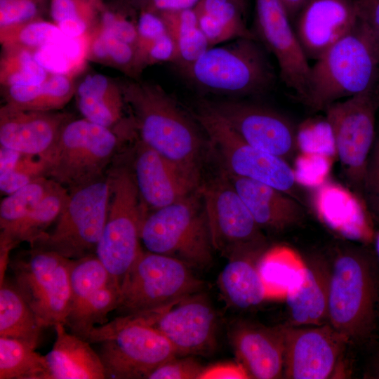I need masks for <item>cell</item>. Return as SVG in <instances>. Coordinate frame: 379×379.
Returning <instances> with one entry per match:
<instances>
[{"instance_id":"6da1fadb","label":"cell","mask_w":379,"mask_h":379,"mask_svg":"<svg viewBox=\"0 0 379 379\" xmlns=\"http://www.w3.org/2000/svg\"><path fill=\"white\" fill-rule=\"evenodd\" d=\"M140 141L199 179L202 139L195 122L160 86L120 80Z\"/></svg>"},{"instance_id":"7a4b0ae2","label":"cell","mask_w":379,"mask_h":379,"mask_svg":"<svg viewBox=\"0 0 379 379\" xmlns=\"http://www.w3.org/2000/svg\"><path fill=\"white\" fill-rule=\"evenodd\" d=\"M379 81V44L360 20L311 66L305 104L324 110L340 99L365 91Z\"/></svg>"},{"instance_id":"3957f363","label":"cell","mask_w":379,"mask_h":379,"mask_svg":"<svg viewBox=\"0 0 379 379\" xmlns=\"http://www.w3.org/2000/svg\"><path fill=\"white\" fill-rule=\"evenodd\" d=\"M179 72L201 91L230 97L263 95L276 81L265 48L253 38L210 47Z\"/></svg>"},{"instance_id":"277c9868","label":"cell","mask_w":379,"mask_h":379,"mask_svg":"<svg viewBox=\"0 0 379 379\" xmlns=\"http://www.w3.org/2000/svg\"><path fill=\"white\" fill-rule=\"evenodd\" d=\"M85 340L100 344L99 355L106 378H147L159 366L178 356L152 324V312L119 316L95 326Z\"/></svg>"},{"instance_id":"5b68a950","label":"cell","mask_w":379,"mask_h":379,"mask_svg":"<svg viewBox=\"0 0 379 379\" xmlns=\"http://www.w3.org/2000/svg\"><path fill=\"white\" fill-rule=\"evenodd\" d=\"M85 118L70 119L53 147L40 156L45 176L70 191L104 178V172L117 149L120 134Z\"/></svg>"},{"instance_id":"8992f818","label":"cell","mask_w":379,"mask_h":379,"mask_svg":"<svg viewBox=\"0 0 379 379\" xmlns=\"http://www.w3.org/2000/svg\"><path fill=\"white\" fill-rule=\"evenodd\" d=\"M147 251L204 268L213 250L199 187L186 197L147 213L141 230Z\"/></svg>"},{"instance_id":"52a82bcc","label":"cell","mask_w":379,"mask_h":379,"mask_svg":"<svg viewBox=\"0 0 379 379\" xmlns=\"http://www.w3.org/2000/svg\"><path fill=\"white\" fill-rule=\"evenodd\" d=\"M376 277L370 259L356 249L340 251L331 267L328 321L350 341L372 331L378 298Z\"/></svg>"},{"instance_id":"ba28073f","label":"cell","mask_w":379,"mask_h":379,"mask_svg":"<svg viewBox=\"0 0 379 379\" xmlns=\"http://www.w3.org/2000/svg\"><path fill=\"white\" fill-rule=\"evenodd\" d=\"M203 287L183 261L142 249L121 280L116 310L121 316L151 312Z\"/></svg>"},{"instance_id":"9c48e42d","label":"cell","mask_w":379,"mask_h":379,"mask_svg":"<svg viewBox=\"0 0 379 379\" xmlns=\"http://www.w3.org/2000/svg\"><path fill=\"white\" fill-rule=\"evenodd\" d=\"M109 180L110 198L107 217L95 255L121 284L142 249L141 230L148 213L130 170L117 169L111 174Z\"/></svg>"},{"instance_id":"30bf717a","label":"cell","mask_w":379,"mask_h":379,"mask_svg":"<svg viewBox=\"0 0 379 379\" xmlns=\"http://www.w3.org/2000/svg\"><path fill=\"white\" fill-rule=\"evenodd\" d=\"M193 117L206 133L225 173L272 186L297 199L299 185L288 161L244 141L201 102Z\"/></svg>"},{"instance_id":"8fae6325","label":"cell","mask_w":379,"mask_h":379,"mask_svg":"<svg viewBox=\"0 0 379 379\" xmlns=\"http://www.w3.org/2000/svg\"><path fill=\"white\" fill-rule=\"evenodd\" d=\"M109 198V178L70 191L53 230L45 233L31 248L52 251L68 259L95 254Z\"/></svg>"},{"instance_id":"7c38bea8","label":"cell","mask_w":379,"mask_h":379,"mask_svg":"<svg viewBox=\"0 0 379 379\" xmlns=\"http://www.w3.org/2000/svg\"><path fill=\"white\" fill-rule=\"evenodd\" d=\"M71 261L34 247L9 260L13 281L44 328L65 324L71 303Z\"/></svg>"},{"instance_id":"4fadbf2b","label":"cell","mask_w":379,"mask_h":379,"mask_svg":"<svg viewBox=\"0 0 379 379\" xmlns=\"http://www.w3.org/2000/svg\"><path fill=\"white\" fill-rule=\"evenodd\" d=\"M378 109L379 81L324 109L333 131L336 156L347 180L356 188L366 183Z\"/></svg>"},{"instance_id":"5bb4252c","label":"cell","mask_w":379,"mask_h":379,"mask_svg":"<svg viewBox=\"0 0 379 379\" xmlns=\"http://www.w3.org/2000/svg\"><path fill=\"white\" fill-rule=\"evenodd\" d=\"M199 191L214 250L228 259L242 249L265 246L260 227L225 173Z\"/></svg>"},{"instance_id":"9a60e30c","label":"cell","mask_w":379,"mask_h":379,"mask_svg":"<svg viewBox=\"0 0 379 379\" xmlns=\"http://www.w3.org/2000/svg\"><path fill=\"white\" fill-rule=\"evenodd\" d=\"M281 0H255L253 32L275 57L281 80L305 103L311 66Z\"/></svg>"},{"instance_id":"2e32d148","label":"cell","mask_w":379,"mask_h":379,"mask_svg":"<svg viewBox=\"0 0 379 379\" xmlns=\"http://www.w3.org/2000/svg\"><path fill=\"white\" fill-rule=\"evenodd\" d=\"M246 142L287 161L298 150L297 126L285 115L257 103L238 100H204Z\"/></svg>"},{"instance_id":"e0dca14e","label":"cell","mask_w":379,"mask_h":379,"mask_svg":"<svg viewBox=\"0 0 379 379\" xmlns=\"http://www.w3.org/2000/svg\"><path fill=\"white\" fill-rule=\"evenodd\" d=\"M350 340L329 323L311 328L284 327V376L325 379L331 376Z\"/></svg>"},{"instance_id":"ac0fdd59","label":"cell","mask_w":379,"mask_h":379,"mask_svg":"<svg viewBox=\"0 0 379 379\" xmlns=\"http://www.w3.org/2000/svg\"><path fill=\"white\" fill-rule=\"evenodd\" d=\"M152 324L178 355L211 352L216 343L215 312L205 295H190L154 311Z\"/></svg>"},{"instance_id":"d6986e66","label":"cell","mask_w":379,"mask_h":379,"mask_svg":"<svg viewBox=\"0 0 379 379\" xmlns=\"http://www.w3.org/2000/svg\"><path fill=\"white\" fill-rule=\"evenodd\" d=\"M136 149L133 174L147 207L168 206L199 189V179L140 140Z\"/></svg>"},{"instance_id":"ffe728a7","label":"cell","mask_w":379,"mask_h":379,"mask_svg":"<svg viewBox=\"0 0 379 379\" xmlns=\"http://www.w3.org/2000/svg\"><path fill=\"white\" fill-rule=\"evenodd\" d=\"M297 15L295 33L307 58L315 60L359 20L353 0H308Z\"/></svg>"},{"instance_id":"44dd1931","label":"cell","mask_w":379,"mask_h":379,"mask_svg":"<svg viewBox=\"0 0 379 379\" xmlns=\"http://www.w3.org/2000/svg\"><path fill=\"white\" fill-rule=\"evenodd\" d=\"M72 118L64 112L25 110L4 104L0 109L1 145L25 154L44 155Z\"/></svg>"},{"instance_id":"7402d4cb","label":"cell","mask_w":379,"mask_h":379,"mask_svg":"<svg viewBox=\"0 0 379 379\" xmlns=\"http://www.w3.org/2000/svg\"><path fill=\"white\" fill-rule=\"evenodd\" d=\"M311 203L319 220L337 234L364 244L373 240L369 213L363 201L349 189L327 180L312 189Z\"/></svg>"},{"instance_id":"603a6c76","label":"cell","mask_w":379,"mask_h":379,"mask_svg":"<svg viewBox=\"0 0 379 379\" xmlns=\"http://www.w3.org/2000/svg\"><path fill=\"white\" fill-rule=\"evenodd\" d=\"M230 341L238 361L251 378H281L284 366V327L238 324L231 331Z\"/></svg>"},{"instance_id":"cb8c5ba5","label":"cell","mask_w":379,"mask_h":379,"mask_svg":"<svg viewBox=\"0 0 379 379\" xmlns=\"http://www.w3.org/2000/svg\"><path fill=\"white\" fill-rule=\"evenodd\" d=\"M225 175L260 228L281 231L302 220V207L294 197L256 180Z\"/></svg>"},{"instance_id":"d4e9b609","label":"cell","mask_w":379,"mask_h":379,"mask_svg":"<svg viewBox=\"0 0 379 379\" xmlns=\"http://www.w3.org/2000/svg\"><path fill=\"white\" fill-rule=\"evenodd\" d=\"M264 246L248 247L228 258L218 283L224 299L231 306L246 310L267 300L258 268Z\"/></svg>"},{"instance_id":"484cf974","label":"cell","mask_w":379,"mask_h":379,"mask_svg":"<svg viewBox=\"0 0 379 379\" xmlns=\"http://www.w3.org/2000/svg\"><path fill=\"white\" fill-rule=\"evenodd\" d=\"M83 117L114 130L128 123L124 113L126 106L120 80L99 73L86 74L77 85L75 95Z\"/></svg>"},{"instance_id":"4316f807","label":"cell","mask_w":379,"mask_h":379,"mask_svg":"<svg viewBox=\"0 0 379 379\" xmlns=\"http://www.w3.org/2000/svg\"><path fill=\"white\" fill-rule=\"evenodd\" d=\"M56 339L45 355L50 379H103L104 366L99 354L86 340L68 333L63 324L54 326Z\"/></svg>"},{"instance_id":"83f0119b","label":"cell","mask_w":379,"mask_h":379,"mask_svg":"<svg viewBox=\"0 0 379 379\" xmlns=\"http://www.w3.org/2000/svg\"><path fill=\"white\" fill-rule=\"evenodd\" d=\"M331 272V268L322 259L307 264L303 281L285 299L294 326L326 323Z\"/></svg>"},{"instance_id":"f1b7e54d","label":"cell","mask_w":379,"mask_h":379,"mask_svg":"<svg viewBox=\"0 0 379 379\" xmlns=\"http://www.w3.org/2000/svg\"><path fill=\"white\" fill-rule=\"evenodd\" d=\"M194 9L210 47L238 38L256 39L246 23V4L240 0H200Z\"/></svg>"},{"instance_id":"f546056e","label":"cell","mask_w":379,"mask_h":379,"mask_svg":"<svg viewBox=\"0 0 379 379\" xmlns=\"http://www.w3.org/2000/svg\"><path fill=\"white\" fill-rule=\"evenodd\" d=\"M258 268L267 300H283L303 281L307 263L293 248L279 245L263 252Z\"/></svg>"},{"instance_id":"4dcf8cb0","label":"cell","mask_w":379,"mask_h":379,"mask_svg":"<svg viewBox=\"0 0 379 379\" xmlns=\"http://www.w3.org/2000/svg\"><path fill=\"white\" fill-rule=\"evenodd\" d=\"M65 187L57 184L41 202L22 219L0 234V255H8L21 242L32 247L57 220L69 198Z\"/></svg>"},{"instance_id":"1f68e13d","label":"cell","mask_w":379,"mask_h":379,"mask_svg":"<svg viewBox=\"0 0 379 379\" xmlns=\"http://www.w3.org/2000/svg\"><path fill=\"white\" fill-rule=\"evenodd\" d=\"M74 77L50 74L41 84L32 86H1L6 105L31 111H56L75 95Z\"/></svg>"},{"instance_id":"d6a6232c","label":"cell","mask_w":379,"mask_h":379,"mask_svg":"<svg viewBox=\"0 0 379 379\" xmlns=\"http://www.w3.org/2000/svg\"><path fill=\"white\" fill-rule=\"evenodd\" d=\"M44 326L13 281L0 287V336L15 338L36 348Z\"/></svg>"},{"instance_id":"836d02e7","label":"cell","mask_w":379,"mask_h":379,"mask_svg":"<svg viewBox=\"0 0 379 379\" xmlns=\"http://www.w3.org/2000/svg\"><path fill=\"white\" fill-rule=\"evenodd\" d=\"M158 13L175 42L176 58L173 64L178 71L190 66L210 48L194 8Z\"/></svg>"},{"instance_id":"e575fe53","label":"cell","mask_w":379,"mask_h":379,"mask_svg":"<svg viewBox=\"0 0 379 379\" xmlns=\"http://www.w3.org/2000/svg\"><path fill=\"white\" fill-rule=\"evenodd\" d=\"M28 344L0 336V379H50L45 356Z\"/></svg>"},{"instance_id":"d590c367","label":"cell","mask_w":379,"mask_h":379,"mask_svg":"<svg viewBox=\"0 0 379 379\" xmlns=\"http://www.w3.org/2000/svg\"><path fill=\"white\" fill-rule=\"evenodd\" d=\"M90 39L91 32L79 38L66 36L34 51V56L48 73L74 77L88 60Z\"/></svg>"},{"instance_id":"8d00e7d4","label":"cell","mask_w":379,"mask_h":379,"mask_svg":"<svg viewBox=\"0 0 379 379\" xmlns=\"http://www.w3.org/2000/svg\"><path fill=\"white\" fill-rule=\"evenodd\" d=\"M119 293L120 284L111 281L69 313L65 326L70 333L85 340L93 328L108 322L107 314L117 309Z\"/></svg>"},{"instance_id":"74e56055","label":"cell","mask_w":379,"mask_h":379,"mask_svg":"<svg viewBox=\"0 0 379 379\" xmlns=\"http://www.w3.org/2000/svg\"><path fill=\"white\" fill-rule=\"evenodd\" d=\"M88 60L116 68L131 79H138L141 74L136 47L107 33L97 25L91 32Z\"/></svg>"},{"instance_id":"f35d334b","label":"cell","mask_w":379,"mask_h":379,"mask_svg":"<svg viewBox=\"0 0 379 379\" xmlns=\"http://www.w3.org/2000/svg\"><path fill=\"white\" fill-rule=\"evenodd\" d=\"M49 74L37 62L33 51L16 45H2L1 86L37 85L44 82Z\"/></svg>"},{"instance_id":"ab89813d","label":"cell","mask_w":379,"mask_h":379,"mask_svg":"<svg viewBox=\"0 0 379 379\" xmlns=\"http://www.w3.org/2000/svg\"><path fill=\"white\" fill-rule=\"evenodd\" d=\"M112 281L116 280L95 254L72 259L69 267L71 303L69 314Z\"/></svg>"},{"instance_id":"60d3db41","label":"cell","mask_w":379,"mask_h":379,"mask_svg":"<svg viewBox=\"0 0 379 379\" xmlns=\"http://www.w3.org/2000/svg\"><path fill=\"white\" fill-rule=\"evenodd\" d=\"M57 184L47 177H39L2 199L1 232L9 229L34 209Z\"/></svg>"},{"instance_id":"b9f144b4","label":"cell","mask_w":379,"mask_h":379,"mask_svg":"<svg viewBox=\"0 0 379 379\" xmlns=\"http://www.w3.org/2000/svg\"><path fill=\"white\" fill-rule=\"evenodd\" d=\"M138 9L124 0L102 5L96 25L102 30L135 47L138 44Z\"/></svg>"},{"instance_id":"7bdbcfd3","label":"cell","mask_w":379,"mask_h":379,"mask_svg":"<svg viewBox=\"0 0 379 379\" xmlns=\"http://www.w3.org/2000/svg\"><path fill=\"white\" fill-rule=\"evenodd\" d=\"M66 36L53 22L39 19L18 28L0 32L2 45H16L35 51L61 41Z\"/></svg>"},{"instance_id":"ee69618b","label":"cell","mask_w":379,"mask_h":379,"mask_svg":"<svg viewBox=\"0 0 379 379\" xmlns=\"http://www.w3.org/2000/svg\"><path fill=\"white\" fill-rule=\"evenodd\" d=\"M296 142L301 153H319L337 157L331 127L324 118H311L297 126Z\"/></svg>"},{"instance_id":"f6af8a7d","label":"cell","mask_w":379,"mask_h":379,"mask_svg":"<svg viewBox=\"0 0 379 379\" xmlns=\"http://www.w3.org/2000/svg\"><path fill=\"white\" fill-rule=\"evenodd\" d=\"M50 0H0V32L42 19Z\"/></svg>"},{"instance_id":"bcb514c9","label":"cell","mask_w":379,"mask_h":379,"mask_svg":"<svg viewBox=\"0 0 379 379\" xmlns=\"http://www.w3.org/2000/svg\"><path fill=\"white\" fill-rule=\"evenodd\" d=\"M335 158L319 153H301L298 155L293 169L297 183L315 188L328 179Z\"/></svg>"},{"instance_id":"7dc6e473","label":"cell","mask_w":379,"mask_h":379,"mask_svg":"<svg viewBox=\"0 0 379 379\" xmlns=\"http://www.w3.org/2000/svg\"><path fill=\"white\" fill-rule=\"evenodd\" d=\"M140 72L147 66L161 62L173 63L176 58L175 42L168 32L143 48L137 49Z\"/></svg>"},{"instance_id":"c3c4849f","label":"cell","mask_w":379,"mask_h":379,"mask_svg":"<svg viewBox=\"0 0 379 379\" xmlns=\"http://www.w3.org/2000/svg\"><path fill=\"white\" fill-rule=\"evenodd\" d=\"M198 361L187 357L172 358L153 370L148 379H199L204 370Z\"/></svg>"},{"instance_id":"681fc988","label":"cell","mask_w":379,"mask_h":379,"mask_svg":"<svg viewBox=\"0 0 379 379\" xmlns=\"http://www.w3.org/2000/svg\"><path fill=\"white\" fill-rule=\"evenodd\" d=\"M137 31L136 49H139L167 33L168 29L159 13L142 8L138 11Z\"/></svg>"},{"instance_id":"f907efd6","label":"cell","mask_w":379,"mask_h":379,"mask_svg":"<svg viewBox=\"0 0 379 379\" xmlns=\"http://www.w3.org/2000/svg\"><path fill=\"white\" fill-rule=\"evenodd\" d=\"M251 378L244 366L237 362L218 363L206 367L199 379H247Z\"/></svg>"},{"instance_id":"816d5d0a","label":"cell","mask_w":379,"mask_h":379,"mask_svg":"<svg viewBox=\"0 0 379 379\" xmlns=\"http://www.w3.org/2000/svg\"><path fill=\"white\" fill-rule=\"evenodd\" d=\"M359 20L370 29L379 44V0H353Z\"/></svg>"},{"instance_id":"f5cc1de1","label":"cell","mask_w":379,"mask_h":379,"mask_svg":"<svg viewBox=\"0 0 379 379\" xmlns=\"http://www.w3.org/2000/svg\"><path fill=\"white\" fill-rule=\"evenodd\" d=\"M365 184L370 188L379 212V138L375 145L371 161L368 165Z\"/></svg>"},{"instance_id":"db71d44e","label":"cell","mask_w":379,"mask_h":379,"mask_svg":"<svg viewBox=\"0 0 379 379\" xmlns=\"http://www.w3.org/2000/svg\"><path fill=\"white\" fill-rule=\"evenodd\" d=\"M200 0H147L146 8L157 13L194 8Z\"/></svg>"},{"instance_id":"11a10c76","label":"cell","mask_w":379,"mask_h":379,"mask_svg":"<svg viewBox=\"0 0 379 379\" xmlns=\"http://www.w3.org/2000/svg\"><path fill=\"white\" fill-rule=\"evenodd\" d=\"M34 180L35 179L30 175L21 171L14 170L13 171L0 177L1 192L8 195Z\"/></svg>"},{"instance_id":"9f6ffc18","label":"cell","mask_w":379,"mask_h":379,"mask_svg":"<svg viewBox=\"0 0 379 379\" xmlns=\"http://www.w3.org/2000/svg\"><path fill=\"white\" fill-rule=\"evenodd\" d=\"M21 152L1 145L0 177L13 171L22 156Z\"/></svg>"},{"instance_id":"6f0895ef","label":"cell","mask_w":379,"mask_h":379,"mask_svg":"<svg viewBox=\"0 0 379 379\" xmlns=\"http://www.w3.org/2000/svg\"><path fill=\"white\" fill-rule=\"evenodd\" d=\"M285 6L289 16L293 18L296 16L300 10L308 0H281Z\"/></svg>"},{"instance_id":"680465c9","label":"cell","mask_w":379,"mask_h":379,"mask_svg":"<svg viewBox=\"0 0 379 379\" xmlns=\"http://www.w3.org/2000/svg\"><path fill=\"white\" fill-rule=\"evenodd\" d=\"M371 378H379V352L375 356L371 369Z\"/></svg>"},{"instance_id":"91938a15","label":"cell","mask_w":379,"mask_h":379,"mask_svg":"<svg viewBox=\"0 0 379 379\" xmlns=\"http://www.w3.org/2000/svg\"><path fill=\"white\" fill-rule=\"evenodd\" d=\"M124 1L131 4L138 10L144 7L147 1V0H124Z\"/></svg>"},{"instance_id":"94428289","label":"cell","mask_w":379,"mask_h":379,"mask_svg":"<svg viewBox=\"0 0 379 379\" xmlns=\"http://www.w3.org/2000/svg\"><path fill=\"white\" fill-rule=\"evenodd\" d=\"M376 251L379 258V233L378 234L376 237Z\"/></svg>"},{"instance_id":"6125c7cd","label":"cell","mask_w":379,"mask_h":379,"mask_svg":"<svg viewBox=\"0 0 379 379\" xmlns=\"http://www.w3.org/2000/svg\"><path fill=\"white\" fill-rule=\"evenodd\" d=\"M241 1H243L244 3H245L246 4H247V0H240Z\"/></svg>"}]
</instances>
